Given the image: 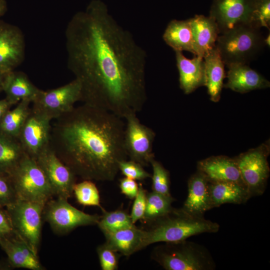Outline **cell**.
I'll list each match as a JSON object with an SVG mask.
<instances>
[{"label":"cell","instance_id":"1","mask_svg":"<svg viewBox=\"0 0 270 270\" xmlns=\"http://www.w3.org/2000/svg\"><path fill=\"white\" fill-rule=\"evenodd\" d=\"M68 67L82 86L84 104L124 119L147 100V54L100 0L76 12L65 30Z\"/></svg>","mask_w":270,"mask_h":270},{"label":"cell","instance_id":"2","mask_svg":"<svg viewBox=\"0 0 270 270\" xmlns=\"http://www.w3.org/2000/svg\"><path fill=\"white\" fill-rule=\"evenodd\" d=\"M124 128L122 118L84 104L56 119L50 146L76 176L112 181L128 157Z\"/></svg>","mask_w":270,"mask_h":270},{"label":"cell","instance_id":"3","mask_svg":"<svg viewBox=\"0 0 270 270\" xmlns=\"http://www.w3.org/2000/svg\"><path fill=\"white\" fill-rule=\"evenodd\" d=\"M150 224L146 230V246L157 242L182 241L203 233H216L220 227L218 223L191 214L182 208H173Z\"/></svg>","mask_w":270,"mask_h":270},{"label":"cell","instance_id":"4","mask_svg":"<svg viewBox=\"0 0 270 270\" xmlns=\"http://www.w3.org/2000/svg\"><path fill=\"white\" fill-rule=\"evenodd\" d=\"M152 256L166 270H213L216 264L203 246L186 240L164 242L157 246Z\"/></svg>","mask_w":270,"mask_h":270},{"label":"cell","instance_id":"5","mask_svg":"<svg viewBox=\"0 0 270 270\" xmlns=\"http://www.w3.org/2000/svg\"><path fill=\"white\" fill-rule=\"evenodd\" d=\"M264 40L256 25L240 24L220 34L216 46L226 65L246 64L265 46Z\"/></svg>","mask_w":270,"mask_h":270},{"label":"cell","instance_id":"6","mask_svg":"<svg viewBox=\"0 0 270 270\" xmlns=\"http://www.w3.org/2000/svg\"><path fill=\"white\" fill-rule=\"evenodd\" d=\"M9 176L18 199L45 205L55 196L36 160L26 154Z\"/></svg>","mask_w":270,"mask_h":270},{"label":"cell","instance_id":"7","mask_svg":"<svg viewBox=\"0 0 270 270\" xmlns=\"http://www.w3.org/2000/svg\"><path fill=\"white\" fill-rule=\"evenodd\" d=\"M44 204L18 199L6 208L16 236L38 255Z\"/></svg>","mask_w":270,"mask_h":270},{"label":"cell","instance_id":"8","mask_svg":"<svg viewBox=\"0 0 270 270\" xmlns=\"http://www.w3.org/2000/svg\"><path fill=\"white\" fill-rule=\"evenodd\" d=\"M269 142L262 144L235 158L244 183L250 197L262 195L270 176Z\"/></svg>","mask_w":270,"mask_h":270},{"label":"cell","instance_id":"9","mask_svg":"<svg viewBox=\"0 0 270 270\" xmlns=\"http://www.w3.org/2000/svg\"><path fill=\"white\" fill-rule=\"evenodd\" d=\"M100 216L90 214L72 206L67 199L56 197L44 205L42 218L57 234H66L81 226L97 224Z\"/></svg>","mask_w":270,"mask_h":270},{"label":"cell","instance_id":"10","mask_svg":"<svg viewBox=\"0 0 270 270\" xmlns=\"http://www.w3.org/2000/svg\"><path fill=\"white\" fill-rule=\"evenodd\" d=\"M82 86L75 78L62 86L48 90H40L32 102V108L52 120L56 119L71 110L74 104L81 101Z\"/></svg>","mask_w":270,"mask_h":270},{"label":"cell","instance_id":"11","mask_svg":"<svg viewBox=\"0 0 270 270\" xmlns=\"http://www.w3.org/2000/svg\"><path fill=\"white\" fill-rule=\"evenodd\" d=\"M124 120V144L127 156L143 166H148L154 158L152 148L155 132L142 124L136 114L130 115Z\"/></svg>","mask_w":270,"mask_h":270},{"label":"cell","instance_id":"12","mask_svg":"<svg viewBox=\"0 0 270 270\" xmlns=\"http://www.w3.org/2000/svg\"><path fill=\"white\" fill-rule=\"evenodd\" d=\"M54 195L68 200L73 194L76 184V174L57 156L50 144L36 158Z\"/></svg>","mask_w":270,"mask_h":270},{"label":"cell","instance_id":"13","mask_svg":"<svg viewBox=\"0 0 270 270\" xmlns=\"http://www.w3.org/2000/svg\"><path fill=\"white\" fill-rule=\"evenodd\" d=\"M51 120L31 108L19 134L18 139L26 154L34 160L50 144Z\"/></svg>","mask_w":270,"mask_h":270},{"label":"cell","instance_id":"14","mask_svg":"<svg viewBox=\"0 0 270 270\" xmlns=\"http://www.w3.org/2000/svg\"><path fill=\"white\" fill-rule=\"evenodd\" d=\"M256 2V0H214L210 16L216 22L220 34L238 25L254 24L253 14Z\"/></svg>","mask_w":270,"mask_h":270},{"label":"cell","instance_id":"15","mask_svg":"<svg viewBox=\"0 0 270 270\" xmlns=\"http://www.w3.org/2000/svg\"><path fill=\"white\" fill-rule=\"evenodd\" d=\"M25 48L21 30L0 20V72L6 74L19 66L24 60Z\"/></svg>","mask_w":270,"mask_h":270},{"label":"cell","instance_id":"16","mask_svg":"<svg viewBox=\"0 0 270 270\" xmlns=\"http://www.w3.org/2000/svg\"><path fill=\"white\" fill-rule=\"evenodd\" d=\"M197 170L201 172L208 182H232L246 187L235 158L212 156L198 161Z\"/></svg>","mask_w":270,"mask_h":270},{"label":"cell","instance_id":"17","mask_svg":"<svg viewBox=\"0 0 270 270\" xmlns=\"http://www.w3.org/2000/svg\"><path fill=\"white\" fill-rule=\"evenodd\" d=\"M182 208L191 214L201 216H204L206 212L213 208L208 181L198 170L188 181V195Z\"/></svg>","mask_w":270,"mask_h":270},{"label":"cell","instance_id":"18","mask_svg":"<svg viewBox=\"0 0 270 270\" xmlns=\"http://www.w3.org/2000/svg\"><path fill=\"white\" fill-rule=\"evenodd\" d=\"M192 32L194 56L204 58L216 46L220 30L210 16L196 15L190 18Z\"/></svg>","mask_w":270,"mask_h":270},{"label":"cell","instance_id":"19","mask_svg":"<svg viewBox=\"0 0 270 270\" xmlns=\"http://www.w3.org/2000/svg\"><path fill=\"white\" fill-rule=\"evenodd\" d=\"M228 68L225 88L240 93L270 87V82L246 64H232Z\"/></svg>","mask_w":270,"mask_h":270},{"label":"cell","instance_id":"20","mask_svg":"<svg viewBox=\"0 0 270 270\" xmlns=\"http://www.w3.org/2000/svg\"><path fill=\"white\" fill-rule=\"evenodd\" d=\"M0 246L7 255L10 266L31 270L46 269L40 262L38 255L18 236L0 238Z\"/></svg>","mask_w":270,"mask_h":270},{"label":"cell","instance_id":"21","mask_svg":"<svg viewBox=\"0 0 270 270\" xmlns=\"http://www.w3.org/2000/svg\"><path fill=\"white\" fill-rule=\"evenodd\" d=\"M40 90L22 72L14 70L4 74L2 91L6 94V100L12 106L22 100H28L32 102Z\"/></svg>","mask_w":270,"mask_h":270},{"label":"cell","instance_id":"22","mask_svg":"<svg viewBox=\"0 0 270 270\" xmlns=\"http://www.w3.org/2000/svg\"><path fill=\"white\" fill-rule=\"evenodd\" d=\"M175 52L180 86L184 94H189L204 85V61L203 58L196 56L188 59L182 52Z\"/></svg>","mask_w":270,"mask_h":270},{"label":"cell","instance_id":"23","mask_svg":"<svg viewBox=\"0 0 270 270\" xmlns=\"http://www.w3.org/2000/svg\"><path fill=\"white\" fill-rule=\"evenodd\" d=\"M105 243L112 250L130 256L146 248V230L136 226L104 234Z\"/></svg>","mask_w":270,"mask_h":270},{"label":"cell","instance_id":"24","mask_svg":"<svg viewBox=\"0 0 270 270\" xmlns=\"http://www.w3.org/2000/svg\"><path fill=\"white\" fill-rule=\"evenodd\" d=\"M204 58V85L207 88L211 100L218 102L220 98L225 77L224 63L216 46Z\"/></svg>","mask_w":270,"mask_h":270},{"label":"cell","instance_id":"25","mask_svg":"<svg viewBox=\"0 0 270 270\" xmlns=\"http://www.w3.org/2000/svg\"><path fill=\"white\" fill-rule=\"evenodd\" d=\"M212 208L226 204H246L250 198L246 188L232 182H208Z\"/></svg>","mask_w":270,"mask_h":270},{"label":"cell","instance_id":"26","mask_svg":"<svg viewBox=\"0 0 270 270\" xmlns=\"http://www.w3.org/2000/svg\"><path fill=\"white\" fill-rule=\"evenodd\" d=\"M165 42L175 52L184 50L194 55L190 20H173L168 24L162 35Z\"/></svg>","mask_w":270,"mask_h":270},{"label":"cell","instance_id":"27","mask_svg":"<svg viewBox=\"0 0 270 270\" xmlns=\"http://www.w3.org/2000/svg\"><path fill=\"white\" fill-rule=\"evenodd\" d=\"M28 100H22L12 110H9L0 121V134L17 138L30 110Z\"/></svg>","mask_w":270,"mask_h":270},{"label":"cell","instance_id":"28","mask_svg":"<svg viewBox=\"0 0 270 270\" xmlns=\"http://www.w3.org/2000/svg\"><path fill=\"white\" fill-rule=\"evenodd\" d=\"M26 154L18 139L0 134V174L9 176Z\"/></svg>","mask_w":270,"mask_h":270},{"label":"cell","instance_id":"29","mask_svg":"<svg viewBox=\"0 0 270 270\" xmlns=\"http://www.w3.org/2000/svg\"><path fill=\"white\" fill-rule=\"evenodd\" d=\"M176 200L172 196H164L152 191L146 194V208L142 220L151 223L168 212Z\"/></svg>","mask_w":270,"mask_h":270},{"label":"cell","instance_id":"30","mask_svg":"<svg viewBox=\"0 0 270 270\" xmlns=\"http://www.w3.org/2000/svg\"><path fill=\"white\" fill-rule=\"evenodd\" d=\"M100 216L98 226L104 234L136 226L130 215L122 210L106 212Z\"/></svg>","mask_w":270,"mask_h":270},{"label":"cell","instance_id":"31","mask_svg":"<svg viewBox=\"0 0 270 270\" xmlns=\"http://www.w3.org/2000/svg\"><path fill=\"white\" fill-rule=\"evenodd\" d=\"M73 194L78 202L82 205L102 208L98 190L91 180H84L80 182L76 183L73 188Z\"/></svg>","mask_w":270,"mask_h":270},{"label":"cell","instance_id":"32","mask_svg":"<svg viewBox=\"0 0 270 270\" xmlns=\"http://www.w3.org/2000/svg\"><path fill=\"white\" fill-rule=\"evenodd\" d=\"M150 164L152 169V174L151 175L152 191L166 196H172L170 193L169 172L154 158L151 160Z\"/></svg>","mask_w":270,"mask_h":270},{"label":"cell","instance_id":"33","mask_svg":"<svg viewBox=\"0 0 270 270\" xmlns=\"http://www.w3.org/2000/svg\"><path fill=\"white\" fill-rule=\"evenodd\" d=\"M141 164L131 160H122L118 166L119 171L125 176L134 180H144L151 178Z\"/></svg>","mask_w":270,"mask_h":270},{"label":"cell","instance_id":"34","mask_svg":"<svg viewBox=\"0 0 270 270\" xmlns=\"http://www.w3.org/2000/svg\"><path fill=\"white\" fill-rule=\"evenodd\" d=\"M100 264L102 270H116L118 268V252L112 250L105 242L96 248Z\"/></svg>","mask_w":270,"mask_h":270},{"label":"cell","instance_id":"35","mask_svg":"<svg viewBox=\"0 0 270 270\" xmlns=\"http://www.w3.org/2000/svg\"><path fill=\"white\" fill-rule=\"evenodd\" d=\"M18 199L10 176L0 174V206L6 208Z\"/></svg>","mask_w":270,"mask_h":270},{"label":"cell","instance_id":"36","mask_svg":"<svg viewBox=\"0 0 270 270\" xmlns=\"http://www.w3.org/2000/svg\"><path fill=\"white\" fill-rule=\"evenodd\" d=\"M253 22L258 27L269 28L270 24V0H256L253 14Z\"/></svg>","mask_w":270,"mask_h":270},{"label":"cell","instance_id":"37","mask_svg":"<svg viewBox=\"0 0 270 270\" xmlns=\"http://www.w3.org/2000/svg\"><path fill=\"white\" fill-rule=\"evenodd\" d=\"M146 190L140 184L138 186V194L134 198L130 214L132 220L134 224L137 221L142 220L144 216L146 208Z\"/></svg>","mask_w":270,"mask_h":270},{"label":"cell","instance_id":"38","mask_svg":"<svg viewBox=\"0 0 270 270\" xmlns=\"http://www.w3.org/2000/svg\"><path fill=\"white\" fill-rule=\"evenodd\" d=\"M4 208L0 206V238L16 236L10 218Z\"/></svg>","mask_w":270,"mask_h":270},{"label":"cell","instance_id":"39","mask_svg":"<svg viewBox=\"0 0 270 270\" xmlns=\"http://www.w3.org/2000/svg\"><path fill=\"white\" fill-rule=\"evenodd\" d=\"M120 188L121 192L130 199H134L136 196L138 185L134 180L124 177L120 180Z\"/></svg>","mask_w":270,"mask_h":270},{"label":"cell","instance_id":"40","mask_svg":"<svg viewBox=\"0 0 270 270\" xmlns=\"http://www.w3.org/2000/svg\"><path fill=\"white\" fill-rule=\"evenodd\" d=\"M12 105L6 98L0 100V121L4 114L10 108Z\"/></svg>","mask_w":270,"mask_h":270},{"label":"cell","instance_id":"41","mask_svg":"<svg viewBox=\"0 0 270 270\" xmlns=\"http://www.w3.org/2000/svg\"><path fill=\"white\" fill-rule=\"evenodd\" d=\"M7 10L6 2L4 0H0V17L2 16Z\"/></svg>","mask_w":270,"mask_h":270},{"label":"cell","instance_id":"42","mask_svg":"<svg viewBox=\"0 0 270 270\" xmlns=\"http://www.w3.org/2000/svg\"><path fill=\"white\" fill-rule=\"evenodd\" d=\"M270 34H268V35L267 36L266 38H264V42L265 45H267L268 46H270Z\"/></svg>","mask_w":270,"mask_h":270},{"label":"cell","instance_id":"43","mask_svg":"<svg viewBox=\"0 0 270 270\" xmlns=\"http://www.w3.org/2000/svg\"><path fill=\"white\" fill-rule=\"evenodd\" d=\"M4 74L0 72V92L2 91V82Z\"/></svg>","mask_w":270,"mask_h":270}]
</instances>
